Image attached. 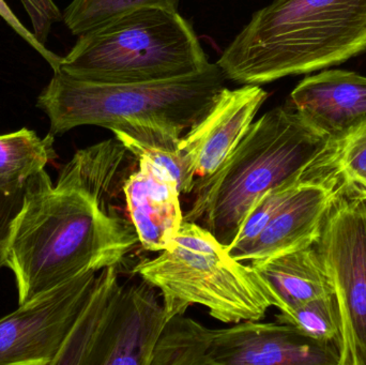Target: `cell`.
<instances>
[{
	"label": "cell",
	"instance_id": "1",
	"mask_svg": "<svg viewBox=\"0 0 366 365\" xmlns=\"http://www.w3.org/2000/svg\"><path fill=\"white\" fill-rule=\"evenodd\" d=\"M137 165L114 136L77 150L56 184L44 169L28 180L6 246L19 306L85 272L120 265L139 246L120 206L124 182Z\"/></svg>",
	"mask_w": 366,
	"mask_h": 365
},
{
	"label": "cell",
	"instance_id": "2",
	"mask_svg": "<svg viewBox=\"0 0 366 365\" xmlns=\"http://www.w3.org/2000/svg\"><path fill=\"white\" fill-rule=\"evenodd\" d=\"M335 139L287 105L254 121L212 174L196 177L183 221L232 246L243 221L262 194L283 182L332 162Z\"/></svg>",
	"mask_w": 366,
	"mask_h": 365
},
{
	"label": "cell",
	"instance_id": "3",
	"mask_svg": "<svg viewBox=\"0 0 366 365\" xmlns=\"http://www.w3.org/2000/svg\"><path fill=\"white\" fill-rule=\"evenodd\" d=\"M366 51V0H274L223 51L226 79L264 85L339 66Z\"/></svg>",
	"mask_w": 366,
	"mask_h": 365
},
{
	"label": "cell",
	"instance_id": "4",
	"mask_svg": "<svg viewBox=\"0 0 366 365\" xmlns=\"http://www.w3.org/2000/svg\"><path fill=\"white\" fill-rule=\"evenodd\" d=\"M225 74L210 64L196 74L167 81L101 84L54 72L36 98L49 133L81 126L122 132H157L182 139L210 111L225 88Z\"/></svg>",
	"mask_w": 366,
	"mask_h": 365
},
{
	"label": "cell",
	"instance_id": "5",
	"mask_svg": "<svg viewBox=\"0 0 366 365\" xmlns=\"http://www.w3.org/2000/svg\"><path fill=\"white\" fill-rule=\"evenodd\" d=\"M133 272L160 291L167 321L195 304L226 324L260 321L271 306L280 308L253 266L230 256L212 234L193 222L183 221L167 248Z\"/></svg>",
	"mask_w": 366,
	"mask_h": 365
},
{
	"label": "cell",
	"instance_id": "6",
	"mask_svg": "<svg viewBox=\"0 0 366 365\" xmlns=\"http://www.w3.org/2000/svg\"><path fill=\"white\" fill-rule=\"evenodd\" d=\"M209 64L178 11L139 8L79 36L60 71L94 83L134 84L196 74Z\"/></svg>",
	"mask_w": 366,
	"mask_h": 365
},
{
	"label": "cell",
	"instance_id": "7",
	"mask_svg": "<svg viewBox=\"0 0 366 365\" xmlns=\"http://www.w3.org/2000/svg\"><path fill=\"white\" fill-rule=\"evenodd\" d=\"M339 304V365H366V197L340 191L316 242Z\"/></svg>",
	"mask_w": 366,
	"mask_h": 365
},
{
	"label": "cell",
	"instance_id": "8",
	"mask_svg": "<svg viewBox=\"0 0 366 365\" xmlns=\"http://www.w3.org/2000/svg\"><path fill=\"white\" fill-rule=\"evenodd\" d=\"M97 274L85 272L0 319V365H54Z\"/></svg>",
	"mask_w": 366,
	"mask_h": 365
},
{
	"label": "cell",
	"instance_id": "9",
	"mask_svg": "<svg viewBox=\"0 0 366 365\" xmlns=\"http://www.w3.org/2000/svg\"><path fill=\"white\" fill-rule=\"evenodd\" d=\"M210 365H339L340 349L287 324L243 321L213 330Z\"/></svg>",
	"mask_w": 366,
	"mask_h": 365
},
{
	"label": "cell",
	"instance_id": "10",
	"mask_svg": "<svg viewBox=\"0 0 366 365\" xmlns=\"http://www.w3.org/2000/svg\"><path fill=\"white\" fill-rule=\"evenodd\" d=\"M340 191L341 184L335 169L314 178L277 212L249 246L230 256L253 266L313 246L320 239L329 210Z\"/></svg>",
	"mask_w": 366,
	"mask_h": 365
},
{
	"label": "cell",
	"instance_id": "11",
	"mask_svg": "<svg viewBox=\"0 0 366 365\" xmlns=\"http://www.w3.org/2000/svg\"><path fill=\"white\" fill-rule=\"evenodd\" d=\"M268 96L258 85L224 88L208 114L178 145L196 177L210 175L222 164L244 136Z\"/></svg>",
	"mask_w": 366,
	"mask_h": 365
},
{
	"label": "cell",
	"instance_id": "12",
	"mask_svg": "<svg viewBox=\"0 0 366 365\" xmlns=\"http://www.w3.org/2000/svg\"><path fill=\"white\" fill-rule=\"evenodd\" d=\"M158 289L147 281L126 286L97 365H152L154 349L167 321Z\"/></svg>",
	"mask_w": 366,
	"mask_h": 365
},
{
	"label": "cell",
	"instance_id": "13",
	"mask_svg": "<svg viewBox=\"0 0 366 365\" xmlns=\"http://www.w3.org/2000/svg\"><path fill=\"white\" fill-rule=\"evenodd\" d=\"M124 182L127 211L142 248L161 252L177 236L183 223L180 191L173 176L145 159Z\"/></svg>",
	"mask_w": 366,
	"mask_h": 365
},
{
	"label": "cell",
	"instance_id": "14",
	"mask_svg": "<svg viewBox=\"0 0 366 365\" xmlns=\"http://www.w3.org/2000/svg\"><path fill=\"white\" fill-rule=\"evenodd\" d=\"M286 105L335 139L366 120V76L344 70L305 77Z\"/></svg>",
	"mask_w": 366,
	"mask_h": 365
},
{
	"label": "cell",
	"instance_id": "15",
	"mask_svg": "<svg viewBox=\"0 0 366 365\" xmlns=\"http://www.w3.org/2000/svg\"><path fill=\"white\" fill-rule=\"evenodd\" d=\"M122 289L118 266L98 272L92 293L54 365H97Z\"/></svg>",
	"mask_w": 366,
	"mask_h": 365
},
{
	"label": "cell",
	"instance_id": "16",
	"mask_svg": "<svg viewBox=\"0 0 366 365\" xmlns=\"http://www.w3.org/2000/svg\"><path fill=\"white\" fill-rule=\"evenodd\" d=\"M252 266V265H251ZM280 301V312L322 296L335 295L316 244L253 265Z\"/></svg>",
	"mask_w": 366,
	"mask_h": 365
},
{
	"label": "cell",
	"instance_id": "17",
	"mask_svg": "<svg viewBox=\"0 0 366 365\" xmlns=\"http://www.w3.org/2000/svg\"><path fill=\"white\" fill-rule=\"evenodd\" d=\"M55 136L40 137L27 128L0 135V192L13 194L25 189L32 176L57 158Z\"/></svg>",
	"mask_w": 366,
	"mask_h": 365
},
{
	"label": "cell",
	"instance_id": "18",
	"mask_svg": "<svg viewBox=\"0 0 366 365\" xmlns=\"http://www.w3.org/2000/svg\"><path fill=\"white\" fill-rule=\"evenodd\" d=\"M213 330L184 314L165 324L154 349L152 365H210Z\"/></svg>",
	"mask_w": 366,
	"mask_h": 365
},
{
	"label": "cell",
	"instance_id": "19",
	"mask_svg": "<svg viewBox=\"0 0 366 365\" xmlns=\"http://www.w3.org/2000/svg\"><path fill=\"white\" fill-rule=\"evenodd\" d=\"M332 169L333 166L330 164L322 169L309 171L267 191L249 210L241 225L238 235L234 238L232 246L227 249L228 253L232 254L249 246L305 184Z\"/></svg>",
	"mask_w": 366,
	"mask_h": 365
},
{
	"label": "cell",
	"instance_id": "20",
	"mask_svg": "<svg viewBox=\"0 0 366 365\" xmlns=\"http://www.w3.org/2000/svg\"><path fill=\"white\" fill-rule=\"evenodd\" d=\"M277 321L296 328L307 338L331 344L340 349L342 343V319L335 295L322 296L302 306L281 312Z\"/></svg>",
	"mask_w": 366,
	"mask_h": 365
},
{
	"label": "cell",
	"instance_id": "21",
	"mask_svg": "<svg viewBox=\"0 0 366 365\" xmlns=\"http://www.w3.org/2000/svg\"><path fill=\"white\" fill-rule=\"evenodd\" d=\"M180 0H72L66 6L64 21L74 36H81L111 19L139 8L177 11Z\"/></svg>",
	"mask_w": 366,
	"mask_h": 365
},
{
	"label": "cell",
	"instance_id": "22",
	"mask_svg": "<svg viewBox=\"0 0 366 365\" xmlns=\"http://www.w3.org/2000/svg\"><path fill=\"white\" fill-rule=\"evenodd\" d=\"M332 165L344 192L366 197V120L335 139Z\"/></svg>",
	"mask_w": 366,
	"mask_h": 365
},
{
	"label": "cell",
	"instance_id": "23",
	"mask_svg": "<svg viewBox=\"0 0 366 365\" xmlns=\"http://www.w3.org/2000/svg\"><path fill=\"white\" fill-rule=\"evenodd\" d=\"M29 16L32 32L45 45L54 24L64 21V14L54 0H19Z\"/></svg>",
	"mask_w": 366,
	"mask_h": 365
},
{
	"label": "cell",
	"instance_id": "24",
	"mask_svg": "<svg viewBox=\"0 0 366 365\" xmlns=\"http://www.w3.org/2000/svg\"><path fill=\"white\" fill-rule=\"evenodd\" d=\"M0 16L27 44H29L36 53L40 54L44 58L45 61L51 66L54 72H57V71L60 70L62 57L56 55L53 51L47 49L45 45L39 42L38 39L34 36V32L28 30L21 23V21L17 19L16 15L12 12L10 6H8V4L4 0H0Z\"/></svg>",
	"mask_w": 366,
	"mask_h": 365
},
{
	"label": "cell",
	"instance_id": "25",
	"mask_svg": "<svg viewBox=\"0 0 366 365\" xmlns=\"http://www.w3.org/2000/svg\"><path fill=\"white\" fill-rule=\"evenodd\" d=\"M24 191L25 189L13 194L0 192V268L6 266L9 234L13 220L23 204Z\"/></svg>",
	"mask_w": 366,
	"mask_h": 365
}]
</instances>
